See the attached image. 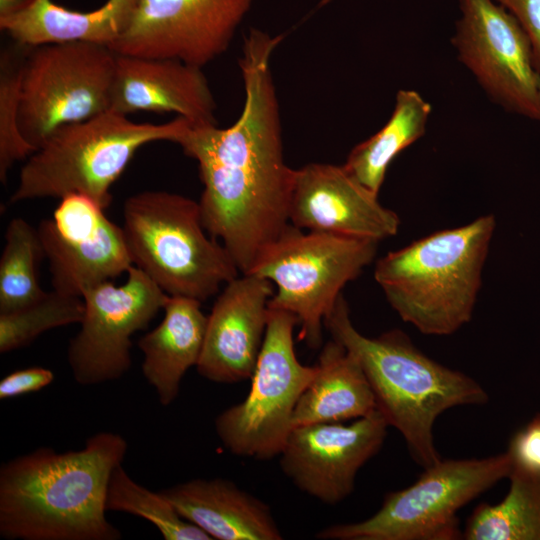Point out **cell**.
Wrapping results in <instances>:
<instances>
[{"label":"cell","mask_w":540,"mask_h":540,"mask_svg":"<svg viewBox=\"0 0 540 540\" xmlns=\"http://www.w3.org/2000/svg\"><path fill=\"white\" fill-rule=\"evenodd\" d=\"M281 36L251 28L239 66L244 105L227 128L189 121L176 141L199 167L206 231L249 273L289 226L295 170L284 159L271 56Z\"/></svg>","instance_id":"cell-1"},{"label":"cell","mask_w":540,"mask_h":540,"mask_svg":"<svg viewBox=\"0 0 540 540\" xmlns=\"http://www.w3.org/2000/svg\"><path fill=\"white\" fill-rule=\"evenodd\" d=\"M125 438L98 432L79 450L40 447L0 467V536L7 540H119L106 518L112 472Z\"/></svg>","instance_id":"cell-2"},{"label":"cell","mask_w":540,"mask_h":540,"mask_svg":"<svg viewBox=\"0 0 540 540\" xmlns=\"http://www.w3.org/2000/svg\"><path fill=\"white\" fill-rule=\"evenodd\" d=\"M324 325L332 339L359 362L376 409L400 432L410 455L423 469L441 459L433 434L437 418L451 408L483 405L489 400L476 380L428 357L403 331L392 329L376 337L360 333L343 295Z\"/></svg>","instance_id":"cell-3"},{"label":"cell","mask_w":540,"mask_h":540,"mask_svg":"<svg viewBox=\"0 0 540 540\" xmlns=\"http://www.w3.org/2000/svg\"><path fill=\"white\" fill-rule=\"evenodd\" d=\"M495 227L486 214L388 252L374 278L389 305L425 335L458 331L472 319Z\"/></svg>","instance_id":"cell-4"},{"label":"cell","mask_w":540,"mask_h":540,"mask_svg":"<svg viewBox=\"0 0 540 540\" xmlns=\"http://www.w3.org/2000/svg\"><path fill=\"white\" fill-rule=\"evenodd\" d=\"M187 119L137 123L113 111L63 125L27 158L11 203L82 194L109 207L111 187L144 145L176 143Z\"/></svg>","instance_id":"cell-5"},{"label":"cell","mask_w":540,"mask_h":540,"mask_svg":"<svg viewBox=\"0 0 540 540\" xmlns=\"http://www.w3.org/2000/svg\"><path fill=\"white\" fill-rule=\"evenodd\" d=\"M133 265L166 294L204 302L240 272L225 247L205 229L199 202L168 191L146 190L123 204Z\"/></svg>","instance_id":"cell-6"},{"label":"cell","mask_w":540,"mask_h":540,"mask_svg":"<svg viewBox=\"0 0 540 540\" xmlns=\"http://www.w3.org/2000/svg\"><path fill=\"white\" fill-rule=\"evenodd\" d=\"M378 244L371 239L305 231L290 223L247 274L275 285L269 309L296 316L298 340L315 349L321 345L322 327L342 289L373 262Z\"/></svg>","instance_id":"cell-7"},{"label":"cell","mask_w":540,"mask_h":540,"mask_svg":"<svg viewBox=\"0 0 540 540\" xmlns=\"http://www.w3.org/2000/svg\"><path fill=\"white\" fill-rule=\"evenodd\" d=\"M510 473L505 453L445 459L424 468L410 486L385 495L371 517L321 529L322 540H457V512Z\"/></svg>","instance_id":"cell-8"},{"label":"cell","mask_w":540,"mask_h":540,"mask_svg":"<svg viewBox=\"0 0 540 540\" xmlns=\"http://www.w3.org/2000/svg\"><path fill=\"white\" fill-rule=\"evenodd\" d=\"M292 313L269 309L263 345L247 396L215 418V431L233 455L256 460L279 456L291 430L300 396L316 374V365L297 358Z\"/></svg>","instance_id":"cell-9"},{"label":"cell","mask_w":540,"mask_h":540,"mask_svg":"<svg viewBox=\"0 0 540 540\" xmlns=\"http://www.w3.org/2000/svg\"><path fill=\"white\" fill-rule=\"evenodd\" d=\"M116 58L109 46L90 42L29 47L19 127L35 150L57 128L110 110Z\"/></svg>","instance_id":"cell-10"},{"label":"cell","mask_w":540,"mask_h":540,"mask_svg":"<svg viewBox=\"0 0 540 540\" xmlns=\"http://www.w3.org/2000/svg\"><path fill=\"white\" fill-rule=\"evenodd\" d=\"M459 8L452 37L459 60L494 102L540 121V73L525 30L495 0H459Z\"/></svg>","instance_id":"cell-11"},{"label":"cell","mask_w":540,"mask_h":540,"mask_svg":"<svg viewBox=\"0 0 540 540\" xmlns=\"http://www.w3.org/2000/svg\"><path fill=\"white\" fill-rule=\"evenodd\" d=\"M168 297L134 265L123 284L108 281L87 289L80 329L67 349L74 380L89 386L124 376L132 363V335L148 326Z\"/></svg>","instance_id":"cell-12"},{"label":"cell","mask_w":540,"mask_h":540,"mask_svg":"<svg viewBox=\"0 0 540 540\" xmlns=\"http://www.w3.org/2000/svg\"><path fill=\"white\" fill-rule=\"evenodd\" d=\"M254 0H138L110 46L119 55L169 58L202 68L222 55Z\"/></svg>","instance_id":"cell-13"},{"label":"cell","mask_w":540,"mask_h":540,"mask_svg":"<svg viewBox=\"0 0 540 540\" xmlns=\"http://www.w3.org/2000/svg\"><path fill=\"white\" fill-rule=\"evenodd\" d=\"M104 210L88 196L69 194L60 199L52 217L39 224L54 291L82 297L87 289L133 266L122 227Z\"/></svg>","instance_id":"cell-14"},{"label":"cell","mask_w":540,"mask_h":540,"mask_svg":"<svg viewBox=\"0 0 540 540\" xmlns=\"http://www.w3.org/2000/svg\"><path fill=\"white\" fill-rule=\"evenodd\" d=\"M388 427L377 409L350 424L294 427L278 456L280 467L300 491L336 505L351 495L357 473L380 451Z\"/></svg>","instance_id":"cell-15"},{"label":"cell","mask_w":540,"mask_h":540,"mask_svg":"<svg viewBox=\"0 0 540 540\" xmlns=\"http://www.w3.org/2000/svg\"><path fill=\"white\" fill-rule=\"evenodd\" d=\"M290 223L302 230L382 241L400 218L343 165L309 163L295 170Z\"/></svg>","instance_id":"cell-16"},{"label":"cell","mask_w":540,"mask_h":540,"mask_svg":"<svg viewBox=\"0 0 540 540\" xmlns=\"http://www.w3.org/2000/svg\"><path fill=\"white\" fill-rule=\"evenodd\" d=\"M273 283L256 274L228 282L207 316L204 345L196 369L222 384L250 379L265 338Z\"/></svg>","instance_id":"cell-17"},{"label":"cell","mask_w":540,"mask_h":540,"mask_svg":"<svg viewBox=\"0 0 540 540\" xmlns=\"http://www.w3.org/2000/svg\"><path fill=\"white\" fill-rule=\"evenodd\" d=\"M110 111L172 112L193 123H216V102L202 68L169 58L117 54Z\"/></svg>","instance_id":"cell-18"},{"label":"cell","mask_w":540,"mask_h":540,"mask_svg":"<svg viewBox=\"0 0 540 540\" xmlns=\"http://www.w3.org/2000/svg\"><path fill=\"white\" fill-rule=\"evenodd\" d=\"M159 492L212 539H283L269 505L229 479L196 478Z\"/></svg>","instance_id":"cell-19"},{"label":"cell","mask_w":540,"mask_h":540,"mask_svg":"<svg viewBox=\"0 0 540 540\" xmlns=\"http://www.w3.org/2000/svg\"><path fill=\"white\" fill-rule=\"evenodd\" d=\"M201 303L169 295L162 321L138 341L142 373L163 406L175 401L184 375L200 359L207 325Z\"/></svg>","instance_id":"cell-20"},{"label":"cell","mask_w":540,"mask_h":540,"mask_svg":"<svg viewBox=\"0 0 540 540\" xmlns=\"http://www.w3.org/2000/svg\"><path fill=\"white\" fill-rule=\"evenodd\" d=\"M138 0H107L97 9L78 11L53 0H33L23 11L0 20V29L26 46L90 42L111 46L125 31Z\"/></svg>","instance_id":"cell-21"},{"label":"cell","mask_w":540,"mask_h":540,"mask_svg":"<svg viewBox=\"0 0 540 540\" xmlns=\"http://www.w3.org/2000/svg\"><path fill=\"white\" fill-rule=\"evenodd\" d=\"M375 410V398L359 362L332 339L323 346L316 374L299 398L293 428L355 420Z\"/></svg>","instance_id":"cell-22"},{"label":"cell","mask_w":540,"mask_h":540,"mask_svg":"<svg viewBox=\"0 0 540 540\" xmlns=\"http://www.w3.org/2000/svg\"><path fill=\"white\" fill-rule=\"evenodd\" d=\"M430 113L431 105L417 91L399 90L388 121L350 151L344 168L366 188L379 194L388 167L400 152L424 135Z\"/></svg>","instance_id":"cell-23"},{"label":"cell","mask_w":540,"mask_h":540,"mask_svg":"<svg viewBox=\"0 0 540 540\" xmlns=\"http://www.w3.org/2000/svg\"><path fill=\"white\" fill-rule=\"evenodd\" d=\"M498 503H481L469 516L463 539L540 540V477L510 475Z\"/></svg>","instance_id":"cell-24"},{"label":"cell","mask_w":540,"mask_h":540,"mask_svg":"<svg viewBox=\"0 0 540 540\" xmlns=\"http://www.w3.org/2000/svg\"><path fill=\"white\" fill-rule=\"evenodd\" d=\"M4 238L0 258V313L28 306L48 293L38 280V265L45 256L37 229L23 218H13Z\"/></svg>","instance_id":"cell-25"},{"label":"cell","mask_w":540,"mask_h":540,"mask_svg":"<svg viewBox=\"0 0 540 540\" xmlns=\"http://www.w3.org/2000/svg\"><path fill=\"white\" fill-rule=\"evenodd\" d=\"M106 510L128 513L151 522L166 540H211L195 524L182 517L160 493L152 492L135 482L122 465L111 474Z\"/></svg>","instance_id":"cell-26"},{"label":"cell","mask_w":540,"mask_h":540,"mask_svg":"<svg viewBox=\"0 0 540 540\" xmlns=\"http://www.w3.org/2000/svg\"><path fill=\"white\" fill-rule=\"evenodd\" d=\"M83 315L82 297L54 290L28 306L0 313V353L25 347L51 329L79 324Z\"/></svg>","instance_id":"cell-27"},{"label":"cell","mask_w":540,"mask_h":540,"mask_svg":"<svg viewBox=\"0 0 540 540\" xmlns=\"http://www.w3.org/2000/svg\"><path fill=\"white\" fill-rule=\"evenodd\" d=\"M29 47L13 41L0 53V181L3 184L10 168L35 151L19 127L22 72Z\"/></svg>","instance_id":"cell-28"},{"label":"cell","mask_w":540,"mask_h":540,"mask_svg":"<svg viewBox=\"0 0 540 540\" xmlns=\"http://www.w3.org/2000/svg\"><path fill=\"white\" fill-rule=\"evenodd\" d=\"M506 454L510 462L509 476L540 477V414L513 434Z\"/></svg>","instance_id":"cell-29"},{"label":"cell","mask_w":540,"mask_h":540,"mask_svg":"<svg viewBox=\"0 0 540 540\" xmlns=\"http://www.w3.org/2000/svg\"><path fill=\"white\" fill-rule=\"evenodd\" d=\"M54 373L45 367H28L13 371L0 381V399L7 400L37 392L54 380Z\"/></svg>","instance_id":"cell-30"},{"label":"cell","mask_w":540,"mask_h":540,"mask_svg":"<svg viewBox=\"0 0 540 540\" xmlns=\"http://www.w3.org/2000/svg\"><path fill=\"white\" fill-rule=\"evenodd\" d=\"M506 9L527 33L540 73V0H495Z\"/></svg>","instance_id":"cell-31"},{"label":"cell","mask_w":540,"mask_h":540,"mask_svg":"<svg viewBox=\"0 0 540 540\" xmlns=\"http://www.w3.org/2000/svg\"><path fill=\"white\" fill-rule=\"evenodd\" d=\"M32 2L33 0H0V20L16 15Z\"/></svg>","instance_id":"cell-32"},{"label":"cell","mask_w":540,"mask_h":540,"mask_svg":"<svg viewBox=\"0 0 540 540\" xmlns=\"http://www.w3.org/2000/svg\"><path fill=\"white\" fill-rule=\"evenodd\" d=\"M539 95H540V88H539Z\"/></svg>","instance_id":"cell-33"}]
</instances>
